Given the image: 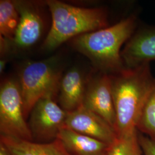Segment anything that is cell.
I'll return each mask as SVG.
<instances>
[{
    "mask_svg": "<svg viewBox=\"0 0 155 155\" xmlns=\"http://www.w3.org/2000/svg\"><path fill=\"white\" fill-rule=\"evenodd\" d=\"M139 25L137 17L130 15L116 24L71 40L72 47L86 56L100 72L114 75L126 69L121 48Z\"/></svg>",
    "mask_w": 155,
    "mask_h": 155,
    "instance_id": "1",
    "label": "cell"
},
{
    "mask_svg": "<svg viewBox=\"0 0 155 155\" xmlns=\"http://www.w3.org/2000/svg\"><path fill=\"white\" fill-rule=\"evenodd\" d=\"M110 75L118 137L137 132V124L155 77L150 63Z\"/></svg>",
    "mask_w": 155,
    "mask_h": 155,
    "instance_id": "2",
    "label": "cell"
},
{
    "mask_svg": "<svg viewBox=\"0 0 155 155\" xmlns=\"http://www.w3.org/2000/svg\"><path fill=\"white\" fill-rule=\"evenodd\" d=\"M52 24L43 48L54 50L68 40L108 27L107 12L104 8H83L50 0Z\"/></svg>",
    "mask_w": 155,
    "mask_h": 155,
    "instance_id": "3",
    "label": "cell"
},
{
    "mask_svg": "<svg viewBox=\"0 0 155 155\" xmlns=\"http://www.w3.org/2000/svg\"><path fill=\"white\" fill-rule=\"evenodd\" d=\"M61 71L54 58L30 61L22 67L19 74V85L25 118L41 98L58 94Z\"/></svg>",
    "mask_w": 155,
    "mask_h": 155,
    "instance_id": "4",
    "label": "cell"
},
{
    "mask_svg": "<svg viewBox=\"0 0 155 155\" xmlns=\"http://www.w3.org/2000/svg\"><path fill=\"white\" fill-rule=\"evenodd\" d=\"M0 133L3 136L33 140L24 114L19 83L12 79L6 80L1 85Z\"/></svg>",
    "mask_w": 155,
    "mask_h": 155,
    "instance_id": "5",
    "label": "cell"
},
{
    "mask_svg": "<svg viewBox=\"0 0 155 155\" xmlns=\"http://www.w3.org/2000/svg\"><path fill=\"white\" fill-rule=\"evenodd\" d=\"M67 112L58 105L52 96L39 100L30 113L28 126L33 139L39 143L54 141L65 127Z\"/></svg>",
    "mask_w": 155,
    "mask_h": 155,
    "instance_id": "6",
    "label": "cell"
},
{
    "mask_svg": "<svg viewBox=\"0 0 155 155\" xmlns=\"http://www.w3.org/2000/svg\"><path fill=\"white\" fill-rule=\"evenodd\" d=\"M82 105L102 117L116 130V116L110 75L100 72L90 78L87 83Z\"/></svg>",
    "mask_w": 155,
    "mask_h": 155,
    "instance_id": "7",
    "label": "cell"
},
{
    "mask_svg": "<svg viewBox=\"0 0 155 155\" xmlns=\"http://www.w3.org/2000/svg\"><path fill=\"white\" fill-rule=\"evenodd\" d=\"M65 127L111 145L118 136L115 129L102 117L83 105L67 112Z\"/></svg>",
    "mask_w": 155,
    "mask_h": 155,
    "instance_id": "8",
    "label": "cell"
},
{
    "mask_svg": "<svg viewBox=\"0 0 155 155\" xmlns=\"http://www.w3.org/2000/svg\"><path fill=\"white\" fill-rule=\"evenodd\" d=\"M126 68L155 61V25L139 24L121 51Z\"/></svg>",
    "mask_w": 155,
    "mask_h": 155,
    "instance_id": "9",
    "label": "cell"
},
{
    "mask_svg": "<svg viewBox=\"0 0 155 155\" xmlns=\"http://www.w3.org/2000/svg\"><path fill=\"white\" fill-rule=\"evenodd\" d=\"M13 2L20 18L13 42L18 47L28 48L40 38L43 29V19L32 3L22 1Z\"/></svg>",
    "mask_w": 155,
    "mask_h": 155,
    "instance_id": "10",
    "label": "cell"
},
{
    "mask_svg": "<svg viewBox=\"0 0 155 155\" xmlns=\"http://www.w3.org/2000/svg\"><path fill=\"white\" fill-rule=\"evenodd\" d=\"M87 81L78 68L74 67L62 76L59 89V101L67 112L75 110L83 105Z\"/></svg>",
    "mask_w": 155,
    "mask_h": 155,
    "instance_id": "11",
    "label": "cell"
},
{
    "mask_svg": "<svg viewBox=\"0 0 155 155\" xmlns=\"http://www.w3.org/2000/svg\"><path fill=\"white\" fill-rule=\"evenodd\" d=\"M57 139L71 155H105L110 146L66 127L61 129Z\"/></svg>",
    "mask_w": 155,
    "mask_h": 155,
    "instance_id": "12",
    "label": "cell"
},
{
    "mask_svg": "<svg viewBox=\"0 0 155 155\" xmlns=\"http://www.w3.org/2000/svg\"><path fill=\"white\" fill-rule=\"evenodd\" d=\"M1 141L12 155H71L56 139L48 143H39L1 136Z\"/></svg>",
    "mask_w": 155,
    "mask_h": 155,
    "instance_id": "13",
    "label": "cell"
},
{
    "mask_svg": "<svg viewBox=\"0 0 155 155\" xmlns=\"http://www.w3.org/2000/svg\"><path fill=\"white\" fill-rule=\"evenodd\" d=\"M20 14L13 1H0V35L13 41L20 22Z\"/></svg>",
    "mask_w": 155,
    "mask_h": 155,
    "instance_id": "14",
    "label": "cell"
},
{
    "mask_svg": "<svg viewBox=\"0 0 155 155\" xmlns=\"http://www.w3.org/2000/svg\"><path fill=\"white\" fill-rule=\"evenodd\" d=\"M137 129L155 141V78L139 117Z\"/></svg>",
    "mask_w": 155,
    "mask_h": 155,
    "instance_id": "15",
    "label": "cell"
},
{
    "mask_svg": "<svg viewBox=\"0 0 155 155\" xmlns=\"http://www.w3.org/2000/svg\"><path fill=\"white\" fill-rule=\"evenodd\" d=\"M139 134L137 131L130 135L118 137L110 146L107 155H143Z\"/></svg>",
    "mask_w": 155,
    "mask_h": 155,
    "instance_id": "16",
    "label": "cell"
},
{
    "mask_svg": "<svg viewBox=\"0 0 155 155\" xmlns=\"http://www.w3.org/2000/svg\"><path fill=\"white\" fill-rule=\"evenodd\" d=\"M139 139L143 155H155V140L140 134H139Z\"/></svg>",
    "mask_w": 155,
    "mask_h": 155,
    "instance_id": "17",
    "label": "cell"
},
{
    "mask_svg": "<svg viewBox=\"0 0 155 155\" xmlns=\"http://www.w3.org/2000/svg\"><path fill=\"white\" fill-rule=\"evenodd\" d=\"M12 41L0 35V48L1 55H4L9 49V42Z\"/></svg>",
    "mask_w": 155,
    "mask_h": 155,
    "instance_id": "18",
    "label": "cell"
},
{
    "mask_svg": "<svg viewBox=\"0 0 155 155\" xmlns=\"http://www.w3.org/2000/svg\"><path fill=\"white\" fill-rule=\"evenodd\" d=\"M0 155H12L5 145L1 142H0Z\"/></svg>",
    "mask_w": 155,
    "mask_h": 155,
    "instance_id": "19",
    "label": "cell"
},
{
    "mask_svg": "<svg viewBox=\"0 0 155 155\" xmlns=\"http://www.w3.org/2000/svg\"><path fill=\"white\" fill-rule=\"evenodd\" d=\"M6 62H7V61H6L5 59H1L0 61V73H1V74L2 73H3L4 70H5Z\"/></svg>",
    "mask_w": 155,
    "mask_h": 155,
    "instance_id": "20",
    "label": "cell"
},
{
    "mask_svg": "<svg viewBox=\"0 0 155 155\" xmlns=\"http://www.w3.org/2000/svg\"><path fill=\"white\" fill-rule=\"evenodd\" d=\"M105 155H107V153H106V154H105Z\"/></svg>",
    "mask_w": 155,
    "mask_h": 155,
    "instance_id": "21",
    "label": "cell"
}]
</instances>
